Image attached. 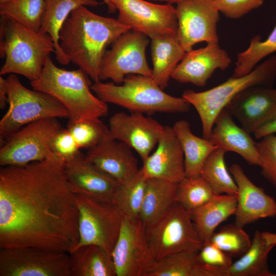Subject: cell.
<instances>
[{
    "mask_svg": "<svg viewBox=\"0 0 276 276\" xmlns=\"http://www.w3.org/2000/svg\"><path fill=\"white\" fill-rule=\"evenodd\" d=\"M55 155L0 169V248L32 246L70 253L79 240V211Z\"/></svg>",
    "mask_w": 276,
    "mask_h": 276,
    "instance_id": "6da1fadb",
    "label": "cell"
},
{
    "mask_svg": "<svg viewBox=\"0 0 276 276\" xmlns=\"http://www.w3.org/2000/svg\"><path fill=\"white\" fill-rule=\"evenodd\" d=\"M131 30L118 18L104 17L81 6L74 9L63 25L59 46L70 62L94 81H100V68L107 48Z\"/></svg>",
    "mask_w": 276,
    "mask_h": 276,
    "instance_id": "7a4b0ae2",
    "label": "cell"
},
{
    "mask_svg": "<svg viewBox=\"0 0 276 276\" xmlns=\"http://www.w3.org/2000/svg\"><path fill=\"white\" fill-rule=\"evenodd\" d=\"M81 69L66 70L56 66L50 57L36 80L30 82L33 89L57 100L69 113L68 123L96 120L108 112L107 103L95 95L92 83Z\"/></svg>",
    "mask_w": 276,
    "mask_h": 276,
    "instance_id": "3957f363",
    "label": "cell"
},
{
    "mask_svg": "<svg viewBox=\"0 0 276 276\" xmlns=\"http://www.w3.org/2000/svg\"><path fill=\"white\" fill-rule=\"evenodd\" d=\"M0 55L5 62L1 76L17 74L30 82L38 78L50 54L55 53L52 37L1 16Z\"/></svg>",
    "mask_w": 276,
    "mask_h": 276,
    "instance_id": "277c9868",
    "label": "cell"
},
{
    "mask_svg": "<svg viewBox=\"0 0 276 276\" xmlns=\"http://www.w3.org/2000/svg\"><path fill=\"white\" fill-rule=\"evenodd\" d=\"M91 89L104 102L121 106L131 112L183 113L190 108L191 105L182 97L166 93L151 77L142 75H128L121 84L94 82Z\"/></svg>",
    "mask_w": 276,
    "mask_h": 276,
    "instance_id": "5b68a950",
    "label": "cell"
},
{
    "mask_svg": "<svg viewBox=\"0 0 276 276\" xmlns=\"http://www.w3.org/2000/svg\"><path fill=\"white\" fill-rule=\"evenodd\" d=\"M275 78L276 55H272L247 74L231 77L205 91L186 90L182 97L196 109L201 122L203 137L208 139L217 116L234 97L251 87H270Z\"/></svg>",
    "mask_w": 276,
    "mask_h": 276,
    "instance_id": "8992f818",
    "label": "cell"
},
{
    "mask_svg": "<svg viewBox=\"0 0 276 276\" xmlns=\"http://www.w3.org/2000/svg\"><path fill=\"white\" fill-rule=\"evenodd\" d=\"M6 79L8 108L0 121L1 141L33 122L51 118H69L67 109L51 95L26 87L15 74H10Z\"/></svg>",
    "mask_w": 276,
    "mask_h": 276,
    "instance_id": "52a82bcc",
    "label": "cell"
},
{
    "mask_svg": "<svg viewBox=\"0 0 276 276\" xmlns=\"http://www.w3.org/2000/svg\"><path fill=\"white\" fill-rule=\"evenodd\" d=\"M146 227L155 261L178 252L198 251L203 245L191 211L177 202L158 220Z\"/></svg>",
    "mask_w": 276,
    "mask_h": 276,
    "instance_id": "ba28073f",
    "label": "cell"
},
{
    "mask_svg": "<svg viewBox=\"0 0 276 276\" xmlns=\"http://www.w3.org/2000/svg\"><path fill=\"white\" fill-rule=\"evenodd\" d=\"M61 129L58 118L38 120L26 125L3 141L0 165L23 166L53 156L52 142Z\"/></svg>",
    "mask_w": 276,
    "mask_h": 276,
    "instance_id": "9c48e42d",
    "label": "cell"
},
{
    "mask_svg": "<svg viewBox=\"0 0 276 276\" xmlns=\"http://www.w3.org/2000/svg\"><path fill=\"white\" fill-rule=\"evenodd\" d=\"M75 197L79 211V240L74 249L93 244L111 254L119 235L122 215L113 203L80 195L75 194Z\"/></svg>",
    "mask_w": 276,
    "mask_h": 276,
    "instance_id": "30bf717a",
    "label": "cell"
},
{
    "mask_svg": "<svg viewBox=\"0 0 276 276\" xmlns=\"http://www.w3.org/2000/svg\"><path fill=\"white\" fill-rule=\"evenodd\" d=\"M0 276H72L70 254L32 246L2 248Z\"/></svg>",
    "mask_w": 276,
    "mask_h": 276,
    "instance_id": "8fae6325",
    "label": "cell"
},
{
    "mask_svg": "<svg viewBox=\"0 0 276 276\" xmlns=\"http://www.w3.org/2000/svg\"><path fill=\"white\" fill-rule=\"evenodd\" d=\"M111 256L116 276H147L156 261L149 245L147 227L140 219L123 216Z\"/></svg>",
    "mask_w": 276,
    "mask_h": 276,
    "instance_id": "7c38bea8",
    "label": "cell"
},
{
    "mask_svg": "<svg viewBox=\"0 0 276 276\" xmlns=\"http://www.w3.org/2000/svg\"><path fill=\"white\" fill-rule=\"evenodd\" d=\"M148 38L131 30L122 34L104 55L99 72L100 81L110 79L121 84L130 74L152 77V69L146 56Z\"/></svg>",
    "mask_w": 276,
    "mask_h": 276,
    "instance_id": "4fadbf2b",
    "label": "cell"
},
{
    "mask_svg": "<svg viewBox=\"0 0 276 276\" xmlns=\"http://www.w3.org/2000/svg\"><path fill=\"white\" fill-rule=\"evenodd\" d=\"M119 11L118 19L151 39L166 35H177L176 7L145 0H111Z\"/></svg>",
    "mask_w": 276,
    "mask_h": 276,
    "instance_id": "5bb4252c",
    "label": "cell"
},
{
    "mask_svg": "<svg viewBox=\"0 0 276 276\" xmlns=\"http://www.w3.org/2000/svg\"><path fill=\"white\" fill-rule=\"evenodd\" d=\"M177 36L188 52L201 42L219 41L218 9L213 0H183L176 4Z\"/></svg>",
    "mask_w": 276,
    "mask_h": 276,
    "instance_id": "9a60e30c",
    "label": "cell"
},
{
    "mask_svg": "<svg viewBox=\"0 0 276 276\" xmlns=\"http://www.w3.org/2000/svg\"><path fill=\"white\" fill-rule=\"evenodd\" d=\"M109 122L112 137L133 149L143 162L157 144L164 128L156 120L137 112H118Z\"/></svg>",
    "mask_w": 276,
    "mask_h": 276,
    "instance_id": "2e32d148",
    "label": "cell"
},
{
    "mask_svg": "<svg viewBox=\"0 0 276 276\" xmlns=\"http://www.w3.org/2000/svg\"><path fill=\"white\" fill-rule=\"evenodd\" d=\"M67 181L76 195L112 203L119 182L90 162L81 152L64 163Z\"/></svg>",
    "mask_w": 276,
    "mask_h": 276,
    "instance_id": "e0dca14e",
    "label": "cell"
},
{
    "mask_svg": "<svg viewBox=\"0 0 276 276\" xmlns=\"http://www.w3.org/2000/svg\"><path fill=\"white\" fill-rule=\"evenodd\" d=\"M231 61L229 54L219 45V41L210 42L203 48L186 52L171 78L180 83L204 86L216 70H225Z\"/></svg>",
    "mask_w": 276,
    "mask_h": 276,
    "instance_id": "ac0fdd59",
    "label": "cell"
},
{
    "mask_svg": "<svg viewBox=\"0 0 276 276\" xmlns=\"http://www.w3.org/2000/svg\"><path fill=\"white\" fill-rule=\"evenodd\" d=\"M224 108L242 128L254 133L276 113V89L251 87L234 97Z\"/></svg>",
    "mask_w": 276,
    "mask_h": 276,
    "instance_id": "d6986e66",
    "label": "cell"
},
{
    "mask_svg": "<svg viewBox=\"0 0 276 276\" xmlns=\"http://www.w3.org/2000/svg\"><path fill=\"white\" fill-rule=\"evenodd\" d=\"M143 163L146 178L178 184L186 177L183 152L172 127L164 126L156 149Z\"/></svg>",
    "mask_w": 276,
    "mask_h": 276,
    "instance_id": "ffe728a7",
    "label": "cell"
},
{
    "mask_svg": "<svg viewBox=\"0 0 276 276\" xmlns=\"http://www.w3.org/2000/svg\"><path fill=\"white\" fill-rule=\"evenodd\" d=\"M229 171L238 188L236 225L243 227L260 219L276 217V201L273 197L255 185L239 165L233 164Z\"/></svg>",
    "mask_w": 276,
    "mask_h": 276,
    "instance_id": "44dd1931",
    "label": "cell"
},
{
    "mask_svg": "<svg viewBox=\"0 0 276 276\" xmlns=\"http://www.w3.org/2000/svg\"><path fill=\"white\" fill-rule=\"evenodd\" d=\"M88 159L119 183L125 182L139 171L132 149L113 138L109 133L97 145L88 149Z\"/></svg>",
    "mask_w": 276,
    "mask_h": 276,
    "instance_id": "7402d4cb",
    "label": "cell"
},
{
    "mask_svg": "<svg viewBox=\"0 0 276 276\" xmlns=\"http://www.w3.org/2000/svg\"><path fill=\"white\" fill-rule=\"evenodd\" d=\"M208 139L218 148L236 153L248 164L259 166L256 142L225 108L217 116Z\"/></svg>",
    "mask_w": 276,
    "mask_h": 276,
    "instance_id": "603a6c76",
    "label": "cell"
},
{
    "mask_svg": "<svg viewBox=\"0 0 276 276\" xmlns=\"http://www.w3.org/2000/svg\"><path fill=\"white\" fill-rule=\"evenodd\" d=\"M275 247L276 233L256 231L248 250L229 267L223 268V275H274L269 270L267 259Z\"/></svg>",
    "mask_w": 276,
    "mask_h": 276,
    "instance_id": "cb8c5ba5",
    "label": "cell"
},
{
    "mask_svg": "<svg viewBox=\"0 0 276 276\" xmlns=\"http://www.w3.org/2000/svg\"><path fill=\"white\" fill-rule=\"evenodd\" d=\"M237 207V195L216 194L208 202L191 211L195 228L203 243L208 242L216 227L232 215Z\"/></svg>",
    "mask_w": 276,
    "mask_h": 276,
    "instance_id": "d4e9b609",
    "label": "cell"
},
{
    "mask_svg": "<svg viewBox=\"0 0 276 276\" xmlns=\"http://www.w3.org/2000/svg\"><path fill=\"white\" fill-rule=\"evenodd\" d=\"M186 51L177 35H166L151 39L152 78L164 89Z\"/></svg>",
    "mask_w": 276,
    "mask_h": 276,
    "instance_id": "484cf974",
    "label": "cell"
},
{
    "mask_svg": "<svg viewBox=\"0 0 276 276\" xmlns=\"http://www.w3.org/2000/svg\"><path fill=\"white\" fill-rule=\"evenodd\" d=\"M100 4L97 0H45V10L39 31L52 37L56 59L59 63L67 65L70 62L59 46V35L71 13L81 6L95 7Z\"/></svg>",
    "mask_w": 276,
    "mask_h": 276,
    "instance_id": "4316f807",
    "label": "cell"
},
{
    "mask_svg": "<svg viewBox=\"0 0 276 276\" xmlns=\"http://www.w3.org/2000/svg\"><path fill=\"white\" fill-rule=\"evenodd\" d=\"M172 128L183 152L186 177L200 175L208 157L218 148L209 139L194 135L186 120L176 122Z\"/></svg>",
    "mask_w": 276,
    "mask_h": 276,
    "instance_id": "83f0119b",
    "label": "cell"
},
{
    "mask_svg": "<svg viewBox=\"0 0 276 276\" xmlns=\"http://www.w3.org/2000/svg\"><path fill=\"white\" fill-rule=\"evenodd\" d=\"M69 254L72 276H116L111 254L98 245L82 246Z\"/></svg>",
    "mask_w": 276,
    "mask_h": 276,
    "instance_id": "f1b7e54d",
    "label": "cell"
},
{
    "mask_svg": "<svg viewBox=\"0 0 276 276\" xmlns=\"http://www.w3.org/2000/svg\"><path fill=\"white\" fill-rule=\"evenodd\" d=\"M177 185L157 178H147L139 219L150 226L176 202Z\"/></svg>",
    "mask_w": 276,
    "mask_h": 276,
    "instance_id": "f546056e",
    "label": "cell"
},
{
    "mask_svg": "<svg viewBox=\"0 0 276 276\" xmlns=\"http://www.w3.org/2000/svg\"><path fill=\"white\" fill-rule=\"evenodd\" d=\"M198 251H183L156 261L147 276H214V269L199 263Z\"/></svg>",
    "mask_w": 276,
    "mask_h": 276,
    "instance_id": "4dcf8cb0",
    "label": "cell"
},
{
    "mask_svg": "<svg viewBox=\"0 0 276 276\" xmlns=\"http://www.w3.org/2000/svg\"><path fill=\"white\" fill-rule=\"evenodd\" d=\"M147 178L141 168L131 178L119 183L112 203L123 216L139 219L144 199Z\"/></svg>",
    "mask_w": 276,
    "mask_h": 276,
    "instance_id": "1f68e13d",
    "label": "cell"
},
{
    "mask_svg": "<svg viewBox=\"0 0 276 276\" xmlns=\"http://www.w3.org/2000/svg\"><path fill=\"white\" fill-rule=\"evenodd\" d=\"M225 153L220 148L214 150L206 159L200 175L210 185L215 194L237 195V184L225 165Z\"/></svg>",
    "mask_w": 276,
    "mask_h": 276,
    "instance_id": "d6a6232c",
    "label": "cell"
},
{
    "mask_svg": "<svg viewBox=\"0 0 276 276\" xmlns=\"http://www.w3.org/2000/svg\"><path fill=\"white\" fill-rule=\"evenodd\" d=\"M276 52V25L264 40L260 35L254 36L244 51L238 54L232 77L248 74L264 58Z\"/></svg>",
    "mask_w": 276,
    "mask_h": 276,
    "instance_id": "836d02e7",
    "label": "cell"
},
{
    "mask_svg": "<svg viewBox=\"0 0 276 276\" xmlns=\"http://www.w3.org/2000/svg\"><path fill=\"white\" fill-rule=\"evenodd\" d=\"M45 7V0H11L0 5L1 16L39 31Z\"/></svg>",
    "mask_w": 276,
    "mask_h": 276,
    "instance_id": "e575fe53",
    "label": "cell"
},
{
    "mask_svg": "<svg viewBox=\"0 0 276 276\" xmlns=\"http://www.w3.org/2000/svg\"><path fill=\"white\" fill-rule=\"evenodd\" d=\"M215 194L201 175L185 177L177 185L176 201L191 211L208 202Z\"/></svg>",
    "mask_w": 276,
    "mask_h": 276,
    "instance_id": "d590c367",
    "label": "cell"
},
{
    "mask_svg": "<svg viewBox=\"0 0 276 276\" xmlns=\"http://www.w3.org/2000/svg\"><path fill=\"white\" fill-rule=\"evenodd\" d=\"M210 241L232 258L243 255L251 243L243 227L235 224L222 226L218 232L214 233Z\"/></svg>",
    "mask_w": 276,
    "mask_h": 276,
    "instance_id": "8d00e7d4",
    "label": "cell"
},
{
    "mask_svg": "<svg viewBox=\"0 0 276 276\" xmlns=\"http://www.w3.org/2000/svg\"><path fill=\"white\" fill-rule=\"evenodd\" d=\"M67 129L80 149L93 148L109 133V128L100 119L68 123Z\"/></svg>",
    "mask_w": 276,
    "mask_h": 276,
    "instance_id": "74e56055",
    "label": "cell"
},
{
    "mask_svg": "<svg viewBox=\"0 0 276 276\" xmlns=\"http://www.w3.org/2000/svg\"><path fill=\"white\" fill-rule=\"evenodd\" d=\"M256 143L261 174L276 188V134H270Z\"/></svg>",
    "mask_w": 276,
    "mask_h": 276,
    "instance_id": "f35d334b",
    "label": "cell"
},
{
    "mask_svg": "<svg viewBox=\"0 0 276 276\" xmlns=\"http://www.w3.org/2000/svg\"><path fill=\"white\" fill-rule=\"evenodd\" d=\"M220 13L230 19H239L260 7L264 0H213Z\"/></svg>",
    "mask_w": 276,
    "mask_h": 276,
    "instance_id": "ab89813d",
    "label": "cell"
},
{
    "mask_svg": "<svg viewBox=\"0 0 276 276\" xmlns=\"http://www.w3.org/2000/svg\"><path fill=\"white\" fill-rule=\"evenodd\" d=\"M80 148L67 129H61L51 144L53 154L64 163L69 161L80 152Z\"/></svg>",
    "mask_w": 276,
    "mask_h": 276,
    "instance_id": "60d3db41",
    "label": "cell"
},
{
    "mask_svg": "<svg viewBox=\"0 0 276 276\" xmlns=\"http://www.w3.org/2000/svg\"><path fill=\"white\" fill-rule=\"evenodd\" d=\"M197 259L201 264L217 268H228L233 263L231 256L210 241L203 243L197 252Z\"/></svg>",
    "mask_w": 276,
    "mask_h": 276,
    "instance_id": "b9f144b4",
    "label": "cell"
},
{
    "mask_svg": "<svg viewBox=\"0 0 276 276\" xmlns=\"http://www.w3.org/2000/svg\"><path fill=\"white\" fill-rule=\"evenodd\" d=\"M254 134L255 137L258 140L268 135L276 134V113L271 118L258 128L254 132Z\"/></svg>",
    "mask_w": 276,
    "mask_h": 276,
    "instance_id": "7bdbcfd3",
    "label": "cell"
},
{
    "mask_svg": "<svg viewBox=\"0 0 276 276\" xmlns=\"http://www.w3.org/2000/svg\"><path fill=\"white\" fill-rule=\"evenodd\" d=\"M8 104V93L6 79L0 77V108L4 109Z\"/></svg>",
    "mask_w": 276,
    "mask_h": 276,
    "instance_id": "ee69618b",
    "label": "cell"
},
{
    "mask_svg": "<svg viewBox=\"0 0 276 276\" xmlns=\"http://www.w3.org/2000/svg\"><path fill=\"white\" fill-rule=\"evenodd\" d=\"M103 2L106 5L109 12L114 13L117 11V8L111 0H103Z\"/></svg>",
    "mask_w": 276,
    "mask_h": 276,
    "instance_id": "f6af8a7d",
    "label": "cell"
},
{
    "mask_svg": "<svg viewBox=\"0 0 276 276\" xmlns=\"http://www.w3.org/2000/svg\"><path fill=\"white\" fill-rule=\"evenodd\" d=\"M150 1H154V2H165L168 4H177L179 3L180 2L183 1V0H148Z\"/></svg>",
    "mask_w": 276,
    "mask_h": 276,
    "instance_id": "bcb514c9",
    "label": "cell"
},
{
    "mask_svg": "<svg viewBox=\"0 0 276 276\" xmlns=\"http://www.w3.org/2000/svg\"><path fill=\"white\" fill-rule=\"evenodd\" d=\"M11 0H0V5L3 4L4 3H5L6 2H8L9 1H10Z\"/></svg>",
    "mask_w": 276,
    "mask_h": 276,
    "instance_id": "7dc6e473",
    "label": "cell"
}]
</instances>
